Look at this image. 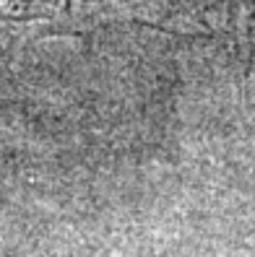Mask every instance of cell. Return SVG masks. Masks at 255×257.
Wrapping results in <instances>:
<instances>
[{
  "mask_svg": "<svg viewBox=\"0 0 255 257\" xmlns=\"http://www.w3.org/2000/svg\"><path fill=\"white\" fill-rule=\"evenodd\" d=\"M104 0H0V24H68L89 19Z\"/></svg>",
  "mask_w": 255,
  "mask_h": 257,
  "instance_id": "obj_1",
  "label": "cell"
}]
</instances>
